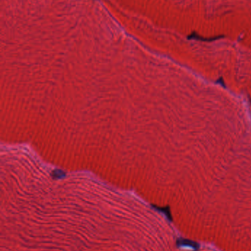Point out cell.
<instances>
[{
  "label": "cell",
  "mask_w": 251,
  "mask_h": 251,
  "mask_svg": "<svg viewBox=\"0 0 251 251\" xmlns=\"http://www.w3.org/2000/svg\"><path fill=\"white\" fill-rule=\"evenodd\" d=\"M154 207H155L156 209H158V211H161L162 213H163V214L166 215V217H167L169 220H172L171 211H170V210H169V207H158V206H154Z\"/></svg>",
  "instance_id": "cell-2"
},
{
  "label": "cell",
  "mask_w": 251,
  "mask_h": 251,
  "mask_svg": "<svg viewBox=\"0 0 251 251\" xmlns=\"http://www.w3.org/2000/svg\"><path fill=\"white\" fill-rule=\"evenodd\" d=\"M176 243H177V245L179 247H189L195 250H199L200 248V245L198 242L190 240V239H178Z\"/></svg>",
  "instance_id": "cell-1"
}]
</instances>
